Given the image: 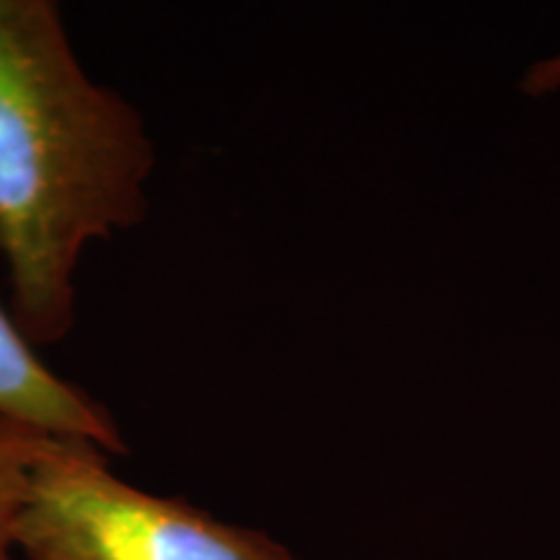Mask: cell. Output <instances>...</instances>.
<instances>
[{"instance_id": "cell-1", "label": "cell", "mask_w": 560, "mask_h": 560, "mask_svg": "<svg viewBox=\"0 0 560 560\" xmlns=\"http://www.w3.org/2000/svg\"><path fill=\"white\" fill-rule=\"evenodd\" d=\"M156 170L143 112L100 83L55 0H0V257L37 348L75 325L91 244L140 226Z\"/></svg>"}, {"instance_id": "cell-4", "label": "cell", "mask_w": 560, "mask_h": 560, "mask_svg": "<svg viewBox=\"0 0 560 560\" xmlns=\"http://www.w3.org/2000/svg\"><path fill=\"white\" fill-rule=\"evenodd\" d=\"M50 441L42 433H0V560H16V529L32 470Z\"/></svg>"}, {"instance_id": "cell-3", "label": "cell", "mask_w": 560, "mask_h": 560, "mask_svg": "<svg viewBox=\"0 0 560 560\" xmlns=\"http://www.w3.org/2000/svg\"><path fill=\"white\" fill-rule=\"evenodd\" d=\"M5 431L79 441L104 454L128 452L115 416L47 366L9 306L0 304V433Z\"/></svg>"}, {"instance_id": "cell-2", "label": "cell", "mask_w": 560, "mask_h": 560, "mask_svg": "<svg viewBox=\"0 0 560 560\" xmlns=\"http://www.w3.org/2000/svg\"><path fill=\"white\" fill-rule=\"evenodd\" d=\"M16 548L26 560H301L260 529L120 480L96 446L58 439L32 470Z\"/></svg>"}]
</instances>
